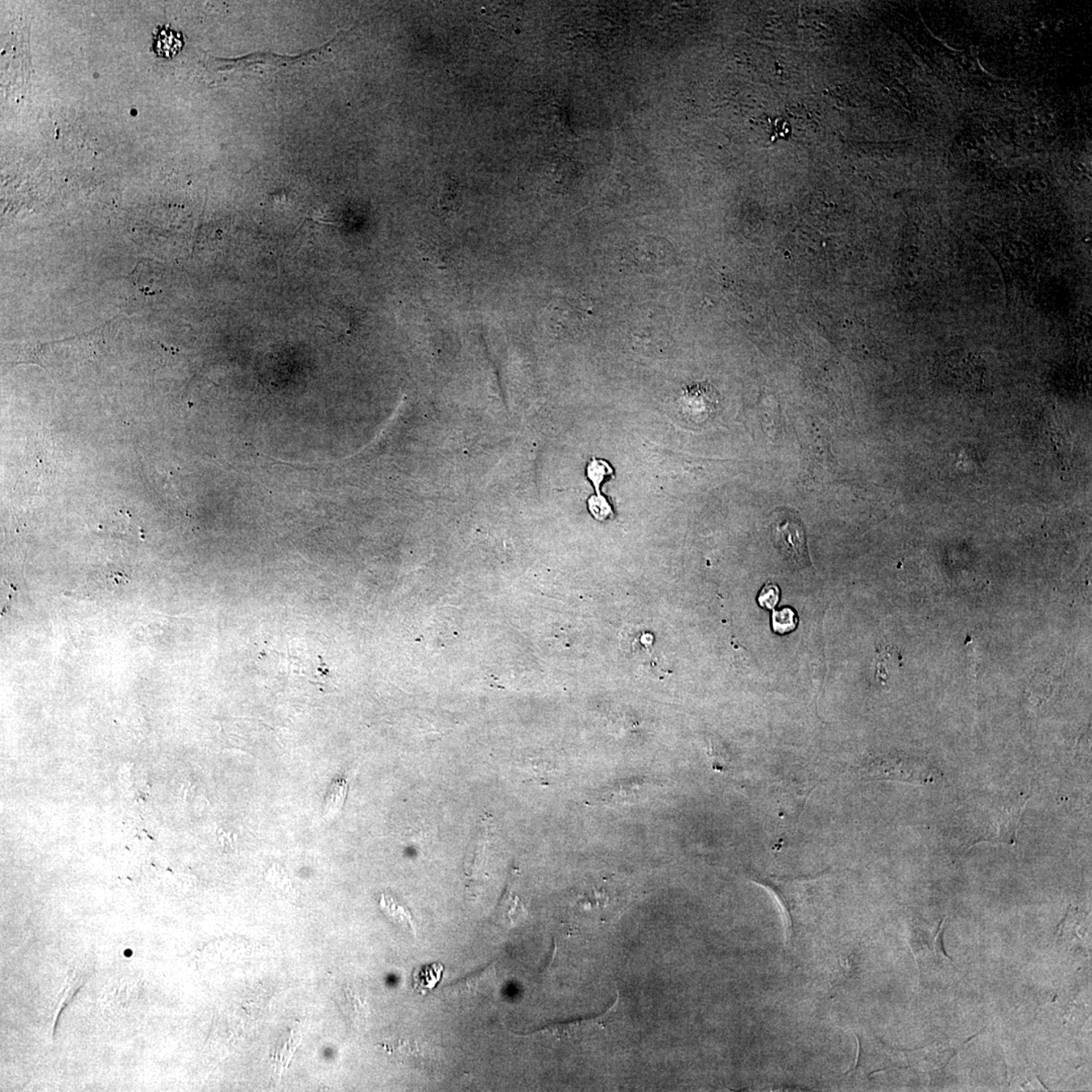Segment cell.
Masks as SVG:
<instances>
[{
  "instance_id": "obj_1",
  "label": "cell",
  "mask_w": 1092,
  "mask_h": 1092,
  "mask_svg": "<svg viewBox=\"0 0 1092 1092\" xmlns=\"http://www.w3.org/2000/svg\"><path fill=\"white\" fill-rule=\"evenodd\" d=\"M623 258L639 272H661L672 266L674 247L665 239L645 237L626 247Z\"/></svg>"
},
{
  "instance_id": "obj_2",
  "label": "cell",
  "mask_w": 1092,
  "mask_h": 1092,
  "mask_svg": "<svg viewBox=\"0 0 1092 1092\" xmlns=\"http://www.w3.org/2000/svg\"><path fill=\"white\" fill-rule=\"evenodd\" d=\"M328 49L329 44H326L324 47L313 50L311 52L297 57H284L267 53L251 54V55L239 58V59L231 60V69L233 68V70H237L238 72L247 74H262L264 72L272 73V66H275V73L293 67V66L304 67L305 65L320 61L321 57L325 55Z\"/></svg>"
},
{
  "instance_id": "obj_3",
  "label": "cell",
  "mask_w": 1092,
  "mask_h": 1092,
  "mask_svg": "<svg viewBox=\"0 0 1092 1092\" xmlns=\"http://www.w3.org/2000/svg\"><path fill=\"white\" fill-rule=\"evenodd\" d=\"M774 537L781 552L793 564H809L808 545L804 526L800 521L786 519L774 527Z\"/></svg>"
},
{
  "instance_id": "obj_4",
  "label": "cell",
  "mask_w": 1092,
  "mask_h": 1092,
  "mask_svg": "<svg viewBox=\"0 0 1092 1092\" xmlns=\"http://www.w3.org/2000/svg\"><path fill=\"white\" fill-rule=\"evenodd\" d=\"M613 474L614 471L609 463L601 461V459H593L589 463L588 469H587V474H588L590 481L593 483L596 492H597V496H593L589 500L590 512L596 519L606 520L613 515L610 504L607 502V500L603 497L601 492H600V485L604 479L608 475Z\"/></svg>"
},
{
  "instance_id": "obj_5",
  "label": "cell",
  "mask_w": 1092,
  "mask_h": 1092,
  "mask_svg": "<svg viewBox=\"0 0 1092 1092\" xmlns=\"http://www.w3.org/2000/svg\"><path fill=\"white\" fill-rule=\"evenodd\" d=\"M951 375L959 386L968 388L982 387L986 378L983 359L972 353L958 358L951 366Z\"/></svg>"
},
{
  "instance_id": "obj_6",
  "label": "cell",
  "mask_w": 1092,
  "mask_h": 1092,
  "mask_svg": "<svg viewBox=\"0 0 1092 1092\" xmlns=\"http://www.w3.org/2000/svg\"><path fill=\"white\" fill-rule=\"evenodd\" d=\"M546 325L554 332H568L578 329V313L572 305L564 301H557L549 306L545 313Z\"/></svg>"
},
{
  "instance_id": "obj_7",
  "label": "cell",
  "mask_w": 1092,
  "mask_h": 1092,
  "mask_svg": "<svg viewBox=\"0 0 1092 1092\" xmlns=\"http://www.w3.org/2000/svg\"><path fill=\"white\" fill-rule=\"evenodd\" d=\"M1027 800H1023L1017 804L1015 808L1008 810L1007 813L1000 818L998 834L994 838H988L986 842L1003 843V845H1015L1016 842L1017 831H1019L1021 817L1025 809Z\"/></svg>"
},
{
  "instance_id": "obj_8",
  "label": "cell",
  "mask_w": 1092,
  "mask_h": 1092,
  "mask_svg": "<svg viewBox=\"0 0 1092 1092\" xmlns=\"http://www.w3.org/2000/svg\"><path fill=\"white\" fill-rule=\"evenodd\" d=\"M444 966L440 963L418 967L414 971V988L419 992L431 991L440 982L444 976Z\"/></svg>"
},
{
  "instance_id": "obj_9",
  "label": "cell",
  "mask_w": 1092,
  "mask_h": 1092,
  "mask_svg": "<svg viewBox=\"0 0 1092 1092\" xmlns=\"http://www.w3.org/2000/svg\"><path fill=\"white\" fill-rule=\"evenodd\" d=\"M184 47V40L176 32L163 28L154 37V50L157 55L171 58L177 55Z\"/></svg>"
},
{
  "instance_id": "obj_10",
  "label": "cell",
  "mask_w": 1092,
  "mask_h": 1092,
  "mask_svg": "<svg viewBox=\"0 0 1092 1092\" xmlns=\"http://www.w3.org/2000/svg\"><path fill=\"white\" fill-rule=\"evenodd\" d=\"M347 789H349V784H347L345 778H338L331 785V788L327 793L324 806V813L327 817L336 816L339 810L341 809L345 801Z\"/></svg>"
},
{
  "instance_id": "obj_11",
  "label": "cell",
  "mask_w": 1092,
  "mask_h": 1092,
  "mask_svg": "<svg viewBox=\"0 0 1092 1092\" xmlns=\"http://www.w3.org/2000/svg\"><path fill=\"white\" fill-rule=\"evenodd\" d=\"M380 908L388 917L394 920L396 924L407 928L415 934V925H414L412 914L406 908L402 907L391 897L383 896L380 900Z\"/></svg>"
},
{
  "instance_id": "obj_12",
  "label": "cell",
  "mask_w": 1092,
  "mask_h": 1092,
  "mask_svg": "<svg viewBox=\"0 0 1092 1092\" xmlns=\"http://www.w3.org/2000/svg\"><path fill=\"white\" fill-rule=\"evenodd\" d=\"M773 630L776 634L785 635L796 630L798 616L792 608L786 607L780 611H774Z\"/></svg>"
},
{
  "instance_id": "obj_13",
  "label": "cell",
  "mask_w": 1092,
  "mask_h": 1092,
  "mask_svg": "<svg viewBox=\"0 0 1092 1092\" xmlns=\"http://www.w3.org/2000/svg\"><path fill=\"white\" fill-rule=\"evenodd\" d=\"M780 588L774 583H767L760 590L758 596V602L764 609L771 610L776 607L780 600Z\"/></svg>"
}]
</instances>
